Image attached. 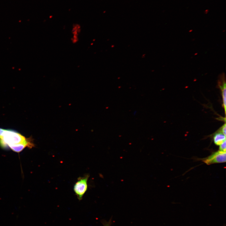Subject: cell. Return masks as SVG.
Masks as SVG:
<instances>
[{
  "instance_id": "6da1fadb",
  "label": "cell",
  "mask_w": 226,
  "mask_h": 226,
  "mask_svg": "<svg viewBox=\"0 0 226 226\" xmlns=\"http://www.w3.org/2000/svg\"><path fill=\"white\" fill-rule=\"evenodd\" d=\"M33 138H26L18 132L11 130H4L0 138V145L6 148L9 146L27 143Z\"/></svg>"
},
{
  "instance_id": "8fae6325",
  "label": "cell",
  "mask_w": 226,
  "mask_h": 226,
  "mask_svg": "<svg viewBox=\"0 0 226 226\" xmlns=\"http://www.w3.org/2000/svg\"><path fill=\"white\" fill-rule=\"evenodd\" d=\"M136 113V111H135V112H134L133 114L135 115Z\"/></svg>"
},
{
  "instance_id": "3957f363",
  "label": "cell",
  "mask_w": 226,
  "mask_h": 226,
  "mask_svg": "<svg viewBox=\"0 0 226 226\" xmlns=\"http://www.w3.org/2000/svg\"><path fill=\"white\" fill-rule=\"evenodd\" d=\"M202 161L207 165L226 162V152L220 150L212 153L207 157L202 159Z\"/></svg>"
},
{
  "instance_id": "8992f818",
  "label": "cell",
  "mask_w": 226,
  "mask_h": 226,
  "mask_svg": "<svg viewBox=\"0 0 226 226\" xmlns=\"http://www.w3.org/2000/svg\"><path fill=\"white\" fill-rule=\"evenodd\" d=\"M226 85L225 82H223L221 86H220L222 93L223 107L224 109L225 113H226Z\"/></svg>"
},
{
  "instance_id": "7a4b0ae2",
  "label": "cell",
  "mask_w": 226,
  "mask_h": 226,
  "mask_svg": "<svg viewBox=\"0 0 226 226\" xmlns=\"http://www.w3.org/2000/svg\"><path fill=\"white\" fill-rule=\"evenodd\" d=\"M89 177V175L88 174L79 177L74 185L73 191L79 201L82 199L84 195L88 190V181Z\"/></svg>"
},
{
  "instance_id": "5b68a950",
  "label": "cell",
  "mask_w": 226,
  "mask_h": 226,
  "mask_svg": "<svg viewBox=\"0 0 226 226\" xmlns=\"http://www.w3.org/2000/svg\"><path fill=\"white\" fill-rule=\"evenodd\" d=\"M213 139L214 143L217 145L219 146L226 140V136L220 132L214 135Z\"/></svg>"
},
{
  "instance_id": "30bf717a",
  "label": "cell",
  "mask_w": 226,
  "mask_h": 226,
  "mask_svg": "<svg viewBox=\"0 0 226 226\" xmlns=\"http://www.w3.org/2000/svg\"><path fill=\"white\" fill-rule=\"evenodd\" d=\"M4 129L0 128V138L2 136Z\"/></svg>"
},
{
  "instance_id": "ba28073f",
  "label": "cell",
  "mask_w": 226,
  "mask_h": 226,
  "mask_svg": "<svg viewBox=\"0 0 226 226\" xmlns=\"http://www.w3.org/2000/svg\"><path fill=\"white\" fill-rule=\"evenodd\" d=\"M226 124L225 123L222 126L221 128V131L225 136H226Z\"/></svg>"
},
{
  "instance_id": "52a82bcc",
  "label": "cell",
  "mask_w": 226,
  "mask_h": 226,
  "mask_svg": "<svg viewBox=\"0 0 226 226\" xmlns=\"http://www.w3.org/2000/svg\"><path fill=\"white\" fill-rule=\"evenodd\" d=\"M219 149L221 151L226 152V140L219 145Z\"/></svg>"
},
{
  "instance_id": "277c9868",
  "label": "cell",
  "mask_w": 226,
  "mask_h": 226,
  "mask_svg": "<svg viewBox=\"0 0 226 226\" xmlns=\"http://www.w3.org/2000/svg\"><path fill=\"white\" fill-rule=\"evenodd\" d=\"M80 27L78 24L74 25L72 30V37L71 40L73 43H75L78 40V35L80 32Z\"/></svg>"
},
{
  "instance_id": "9c48e42d",
  "label": "cell",
  "mask_w": 226,
  "mask_h": 226,
  "mask_svg": "<svg viewBox=\"0 0 226 226\" xmlns=\"http://www.w3.org/2000/svg\"><path fill=\"white\" fill-rule=\"evenodd\" d=\"M102 223H103L104 226H110L111 224V221H110L108 222H107L105 221H102Z\"/></svg>"
}]
</instances>
